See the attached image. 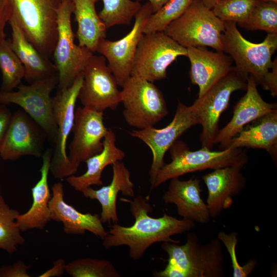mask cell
Wrapping results in <instances>:
<instances>
[{"instance_id": "cell-18", "label": "cell", "mask_w": 277, "mask_h": 277, "mask_svg": "<svg viewBox=\"0 0 277 277\" xmlns=\"http://www.w3.org/2000/svg\"><path fill=\"white\" fill-rule=\"evenodd\" d=\"M246 90L245 94L235 105L231 120L219 130L215 145L219 144L220 150L227 148L232 138L246 125L277 109L276 103H269L263 99L251 76L247 80Z\"/></svg>"}, {"instance_id": "cell-8", "label": "cell", "mask_w": 277, "mask_h": 277, "mask_svg": "<svg viewBox=\"0 0 277 277\" xmlns=\"http://www.w3.org/2000/svg\"><path fill=\"white\" fill-rule=\"evenodd\" d=\"M187 48L164 31L143 34L137 45L130 76L154 83L167 77V69Z\"/></svg>"}, {"instance_id": "cell-40", "label": "cell", "mask_w": 277, "mask_h": 277, "mask_svg": "<svg viewBox=\"0 0 277 277\" xmlns=\"http://www.w3.org/2000/svg\"><path fill=\"white\" fill-rule=\"evenodd\" d=\"M12 114L5 105L0 104V147L8 129Z\"/></svg>"}, {"instance_id": "cell-14", "label": "cell", "mask_w": 277, "mask_h": 277, "mask_svg": "<svg viewBox=\"0 0 277 277\" xmlns=\"http://www.w3.org/2000/svg\"><path fill=\"white\" fill-rule=\"evenodd\" d=\"M82 74L78 98L83 107L103 112L107 109H116L121 103V91L105 57L93 54Z\"/></svg>"}, {"instance_id": "cell-25", "label": "cell", "mask_w": 277, "mask_h": 277, "mask_svg": "<svg viewBox=\"0 0 277 277\" xmlns=\"http://www.w3.org/2000/svg\"><path fill=\"white\" fill-rule=\"evenodd\" d=\"M8 23L12 30L10 44L24 67V78L28 84L58 73L55 65L27 39L16 22L10 18Z\"/></svg>"}, {"instance_id": "cell-42", "label": "cell", "mask_w": 277, "mask_h": 277, "mask_svg": "<svg viewBox=\"0 0 277 277\" xmlns=\"http://www.w3.org/2000/svg\"><path fill=\"white\" fill-rule=\"evenodd\" d=\"M140 1L141 0H136ZM169 0H148L151 6L152 12L155 13L161 8Z\"/></svg>"}, {"instance_id": "cell-43", "label": "cell", "mask_w": 277, "mask_h": 277, "mask_svg": "<svg viewBox=\"0 0 277 277\" xmlns=\"http://www.w3.org/2000/svg\"><path fill=\"white\" fill-rule=\"evenodd\" d=\"M206 7L212 10L222 0H199Z\"/></svg>"}, {"instance_id": "cell-16", "label": "cell", "mask_w": 277, "mask_h": 277, "mask_svg": "<svg viewBox=\"0 0 277 277\" xmlns=\"http://www.w3.org/2000/svg\"><path fill=\"white\" fill-rule=\"evenodd\" d=\"M48 140L43 129L25 111L12 114L5 136L0 147V156L15 161L26 155L42 157Z\"/></svg>"}, {"instance_id": "cell-38", "label": "cell", "mask_w": 277, "mask_h": 277, "mask_svg": "<svg viewBox=\"0 0 277 277\" xmlns=\"http://www.w3.org/2000/svg\"><path fill=\"white\" fill-rule=\"evenodd\" d=\"M11 17L10 0H0V41L6 38L5 28Z\"/></svg>"}, {"instance_id": "cell-15", "label": "cell", "mask_w": 277, "mask_h": 277, "mask_svg": "<svg viewBox=\"0 0 277 277\" xmlns=\"http://www.w3.org/2000/svg\"><path fill=\"white\" fill-rule=\"evenodd\" d=\"M152 13L151 6L147 2L142 6L135 15L133 27L125 36L114 41L103 38L97 46L95 52L107 60L108 66L120 87H122L130 76L137 45L143 34L145 26Z\"/></svg>"}, {"instance_id": "cell-20", "label": "cell", "mask_w": 277, "mask_h": 277, "mask_svg": "<svg viewBox=\"0 0 277 277\" xmlns=\"http://www.w3.org/2000/svg\"><path fill=\"white\" fill-rule=\"evenodd\" d=\"M52 196L49 203L51 220L62 223L67 234L83 235L86 231L103 240L107 234L100 220V215L80 212L64 200V186L62 182L53 184Z\"/></svg>"}, {"instance_id": "cell-17", "label": "cell", "mask_w": 277, "mask_h": 277, "mask_svg": "<svg viewBox=\"0 0 277 277\" xmlns=\"http://www.w3.org/2000/svg\"><path fill=\"white\" fill-rule=\"evenodd\" d=\"M103 112L78 107L75 111L72 140L69 147L68 159L77 171L80 164L101 152L108 129L104 124Z\"/></svg>"}, {"instance_id": "cell-9", "label": "cell", "mask_w": 277, "mask_h": 277, "mask_svg": "<svg viewBox=\"0 0 277 277\" xmlns=\"http://www.w3.org/2000/svg\"><path fill=\"white\" fill-rule=\"evenodd\" d=\"M73 11L71 0H62L57 13V39L53 53L58 73L57 90L70 86L93 55L88 48L74 43L71 21Z\"/></svg>"}, {"instance_id": "cell-37", "label": "cell", "mask_w": 277, "mask_h": 277, "mask_svg": "<svg viewBox=\"0 0 277 277\" xmlns=\"http://www.w3.org/2000/svg\"><path fill=\"white\" fill-rule=\"evenodd\" d=\"M30 265H26L22 260L12 265H4L0 267V277H30L28 273Z\"/></svg>"}, {"instance_id": "cell-19", "label": "cell", "mask_w": 277, "mask_h": 277, "mask_svg": "<svg viewBox=\"0 0 277 277\" xmlns=\"http://www.w3.org/2000/svg\"><path fill=\"white\" fill-rule=\"evenodd\" d=\"M244 166H232L214 169L202 176L208 195L206 205L211 218H216L223 210L230 208L233 197L239 195L246 185L242 173Z\"/></svg>"}, {"instance_id": "cell-34", "label": "cell", "mask_w": 277, "mask_h": 277, "mask_svg": "<svg viewBox=\"0 0 277 277\" xmlns=\"http://www.w3.org/2000/svg\"><path fill=\"white\" fill-rule=\"evenodd\" d=\"M193 0H169L149 17L143 30L144 34L164 31L172 22L179 17Z\"/></svg>"}, {"instance_id": "cell-41", "label": "cell", "mask_w": 277, "mask_h": 277, "mask_svg": "<svg viewBox=\"0 0 277 277\" xmlns=\"http://www.w3.org/2000/svg\"><path fill=\"white\" fill-rule=\"evenodd\" d=\"M53 267L38 275L39 277H60L65 272L66 264L62 258H59L53 262Z\"/></svg>"}, {"instance_id": "cell-24", "label": "cell", "mask_w": 277, "mask_h": 277, "mask_svg": "<svg viewBox=\"0 0 277 277\" xmlns=\"http://www.w3.org/2000/svg\"><path fill=\"white\" fill-rule=\"evenodd\" d=\"M53 149L45 150L42 157V165L39 169L41 178L31 188L32 204L24 213H19L16 223L21 231L33 229L44 230L51 220L49 203L51 198L48 184V174Z\"/></svg>"}, {"instance_id": "cell-11", "label": "cell", "mask_w": 277, "mask_h": 277, "mask_svg": "<svg viewBox=\"0 0 277 277\" xmlns=\"http://www.w3.org/2000/svg\"><path fill=\"white\" fill-rule=\"evenodd\" d=\"M83 80L82 73L70 86L57 90L56 95L52 97L57 134L50 161V171L55 179L63 180L77 172L68 159L67 147L68 139L73 127L75 105Z\"/></svg>"}, {"instance_id": "cell-44", "label": "cell", "mask_w": 277, "mask_h": 277, "mask_svg": "<svg viewBox=\"0 0 277 277\" xmlns=\"http://www.w3.org/2000/svg\"><path fill=\"white\" fill-rule=\"evenodd\" d=\"M263 1H270V2H273L277 3V0H263Z\"/></svg>"}, {"instance_id": "cell-29", "label": "cell", "mask_w": 277, "mask_h": 277, "mask_svg": "<svg viewBox=\"0 0 277 277\" xmlns=\"http://www.w3.org/2000/svg\"><path fill=\"white\" fill-rule=\"evenodd\" d=\"M19 212L11 208L0 194V249L9 254L17 250V246L25 242L16 219Z\"/></svg>"}, {"instance_id": "cell-5", "label": "cell", "mask_w": 277, "mask_h": 277, "mask_svg": "<svg viewBox=\"0 0 277 277\" xmlns=\"http://www.w3.org/2000/svg\"><path fill=\"white\" fill-rule=\"evenodd\" d=\"M11 17L27 39L50 58L57 39V13L62 0H10Z\"/></svg>"}, {"instance_id": "cell-27", "label": "cell", "mask_w": 277, "mask_h": 277, "mask_svg": "<svg viewBox=\"0 0 277 277\" xmlns=\"http://www.w3.org/2000/svg\"><path fill=\"white\" fill-rule=\"evenodd\" d=\"M115 142V134L112 130H108L103 141L102 151L85 162L86 171L79 176L73 175L66 178L67 182L80 192L93 185H102L101 178L104 169L108 165L122 161L126 156L124 152L116 146Z\"/></svg>"}, {"instance_id": "cell-6", "label": "cell", "mask_w": 277, "mask_h": 277, "mask_svg": "<svg viewBox=\"0 0 277 277\" xmlns=\"http://www.w3.org/2000/svg\"><path fill=\"white\" fill-rule=\"evenodd\" d=\"M225 23L199 0H193L186 11L164 32L184 47H209L222 52L221 36Z\"/></svg>"}, {"instance_id": "cell-36", "label": "cell", "mask_w": 277, "mask_h": 277, "mask_svg": "<svg viewBox=\"0 0 277 277\" xmlns=\"http://www.w3.org/2000/svg\"><path fill=\"white\" fill-rule=\"evenodd\" d=\"M239 233L232 232L228 234L221 231L217 234V239L223 243L227 248L232 263L233 277H247L256 267L258 262L254 259H250L246 264L242 266L239 264L236 255L235 248L239 240Z\"/></svg>"}, {"instance_id": "cell-21", "label": "cell", "mask_w": 277, "mask_h": 277, "mask_svg": "<svg viewBox=\"0 0 277 277\" xmlns=\"http://www.w3.org/2000/svg\"><path fill=\"white\" fill-rule=\"evenodd\" d=\"M187 51L190 62L189 77L192 84L199 86L198 97L202 96L233 67L232 58L223 52L210 51L206 47H189Z\"/></svg>"}, {"instance_id": "cell-13", "label": "cell", "mask_w": 277, "mask_h": 277, "mask_svg": "<svg viewBox=\"0 0 277 277\" xmlns=\"http://www.w3.org/2000/svg\"><path fill=\"white\" fill-rule=\"evenodd\" d=\"M196 124L199 117L195 104L187 106L179 101L173 118L166 127L157 129L153 126L128 131L131 136L147 145L152 152V162L149 171L151 186L165 164L164 159L167 151L185 132Z\"/></svg>"}, {"instance_id": "cell-28", "label": "cell", "mask_w": 277, "mask_h": 277, "mask_svg": "<svg viewBox=\"0 0 277 277\" xmlns=\"http://www.w3.org/2000/svg\"><path fill=\"white\" fill-rule=\"evenodd\" d=\"M77 24L76 36L78 45L95 52L99 42L106 37L107 28L95 9L96 0H71Z\"/></svg>"}, {"instance_id": "cell-7", "label": "cell", "mask_w": 277, "mask_h": 277, "mask_svg": "<svg viewBox=\"0 0 277 277\" xmlns=\"http://www.w3.org/2000/svg\"><path fill=\"white\" fill-rule=\"evenodd\" d=\"M122 87L123 116L129 126L138 129L153 127L168 114L164 95L153 83L130 76Z\"/></svg>"}, {"instance_id": "cell-31", "label": "cell", "mask_w": 277, "mask_h": 277, "mask_svg": "<svg viewBox=\"0 0 277 277\" xmlns=\"http://www.w3.org/2000/svg\"><path fill=\"white\" fill-rule=\"evenodd\" d=\"M99 1L103 2V7L98 14L107 29L129 25L142 6L136 0H96Z\"/></svg>"}, {"instance_id": "cell-23", "label": "cell", "mask_w": 277, "mask_h": 277, "mask_svg": "<svg viewBox=\"0 0 277 277\" xmlns=\"http://www.w3.org/2000/svg\"><path fill=\"white\" fill-rule=\"evenodd\" d=\"M113 175L110 184L95 190L91 187H87L81 192L85 197L97 200L101 205L100 220L102 223H118L116 211V198L121 192L124 196L134 197V185L130 179V172L122 161H118L112 165Z\"/></svg>"}, {"instance_id": "cell-1", "label": "cell", "mask_w": 277, "mask_h": 277, "mask_svg": "<svg viewBox=\"0 0 277 277\" xmlns=\"http://www.w3.org/2000/svg\"><path fill=\"white\" fill-rule=\"evenodd\" d=\"M128 202L132 215L135 219L129 227L118 223L109 226V231L103 240L106 249L125 245L129 248V255L133 260H138L147 249L154 243L171 242L179 244L180 241L171 236L181 234L193 228L195 222L185 219H178L166 213L160 217L149 215L153 209L143 196L133 200L121 199Z\"/></svg>"}, {"instance_id": "cell-12", "label": "cell", "mask_w": 277, "mask_h": 277, "mask_svg": "<svg viewBox=\"0 0 277 277\" xmlns=\"http://www.w3.org/2000/svg\"><path fill=\"white\" fill-rule=\"evenodd\" d=\"M247 81L234 68L194 102L197 108L202 147L212 149L219 130V120L228 106L231 95L237 90H246Z\"/></svg>"}, {"instance_id": "cell-35", "label": "cell", "mask_w": 277, "mask_h": 277, "mask_svg": "<svg viewBox=\"0 0 277 277\" xmlns=\"http://www.w3.org/2000/svg\"><path fill=\"white\" fill-rule=\"evenodd\" d=\"M259 0H222L212 9L224 22H234L239 26L248 19Z\"/></svg>"}, {"instance_id": "cell-10", "label": "cell", "mask_w": 277, "mask_h": 277, "mask_svg": "<svg viewBox=\"0 0 277 277\" xmlns=\"http://www.w3.org/2000/svg\"><path fill=\"white\" fill-rule=\"evenodd\" d=\"M58 83L56 73L32 84H21L15 91L0 90V104L21 107L45 131L48 140L54 144L57 134L51 93Z\"/></svg>"}, {"instance_id": "cell-2", "label": "cell", "mask_w": 277, "mask_h": 277, "mask_svg": "<svg viewBox=\"0 0 277 277\" xmlns=\"http://www.w3.org/2000/svg\"><path fill=\"white\" fill-rule=\"evenodd\" d=\"M168 255V263L155 277H223L224 255L222 242L217 238L201 244L197 235L190 232L184 245L171 242L161 244Z\"/></svg>"}, {"instance_id": "cell-22", "label": "cell", "mask_w": 277, "mask_h": 277, "mask_svg": "<svg viewBox=\"0 0 277 277\" xmlns=\"http://www.w3.org/2000/svg\"><path fill=\"white\" fill-rule=\"evenodd\" d=\"M201 192V186L198 179L192 177L182 181L177 177H173L170 179L162 199L166 204L175 205L177 214L184 219L207 224L211 217Z\"/></svg>"}, {"instance_id": "cell-33", "label": "cell", "mask_w": 277, "mask_h": 277, "mask_svg": "<svg viewBox=\"0 0 277 277\" xmlns=\"http://www.w3.org/2000/svg\"><path fill=\"white\" fill-rule=\"evenodd\" d=\"M240 27L248 31L277 33V3L259 0L248 19Z\"/></svg>"}, {"instance_id": "cell-4", "label": "cell", "mask_w": 277, "mask_h": 277, "mask_svg": "<svg viewBox=\"0 0 277 277\" xmlns=\"http://www.w3.org/2000/svg\"><path fill=\"white\" fill-rule=\"evenodd\" d=\"M171 161L165 164L156 175L151 189L155 188L173 177L205 169H216L228 166H244L248 161L246 150L228 147L212 150L205 147L191 151L182 141H176L169 150Z\"/></svg>"}, {"instance_id": "cell-32", "label": "cell", "mask_w": 277, "mask_h": 277, "mask_svg": "<svg viewBox=\"0 0 277 277\" xmlns=\"http://www.w3.org/2000/svg\"><path fill=\"white\" fill-rule=\"evenodd\" d=\"M65 271L72 277H120L112 264L93 258L75 259L67 264Z\"/></svg>"}, {"instance_id": "cell-30", "label": "cell", "mask_w": 277, "mask_h": 277, "mask_svg": "<svg viewBox=\"0 0 277 277\" xmlns=\"http://www.w3.org/2000/svg\"><path fill=\"white\" fill-rule=\"evenodd\" d=\"M0 70L2 80L0 90L12 91L24 77V67L6 38L0 41Z\"/></svg>"}, {"instance_id": "cell-3", "label": "cell", "mask_w": 277, "mask_h": 277, "mask_svg": "<svg viewBox=\"0 0 277 277\" xmlns=\"http://www.w3.org/2000/svg\"><path fill=\"white\" fill-rule=\"evenodd\" d=\"M224 23L222 52L232 58L234 68L242 77L247 81L251 76L257 85L263 87L272 66V55L277 49V33H267L262 42L254 43L244 37L235 22Z\"/></svg>"}, {"instance_id": "cell-26", "label": "cell", "mask_w": 277, "mask_h": 277, "mask_svg": "<svg viewBox=\"0 0 277 277\" xmlns=\"http://www.w3.org/2000/svg\"><path fill=\"white\" fill-rule=\"evenodd\" d=\"M251 123L232 138L228 148L264 149L276 164L277 109Z\"/></svg>"}, {"instance_id": "cell-39", "label": "cell", "mask_w": 277, "mask_h": 277, "mask_svg": "<svg viewBox=\"0 0 277 277\" xmlns=\"http://www.w3.org/2000/svg\"><path fill=\"white\" fill-rule=\"evenodd\" d=\"M264 90L269 91L273 97L277 95V58L273 61L271 71L267 75L264 87Z\"/></svg>"}]
</instances>
